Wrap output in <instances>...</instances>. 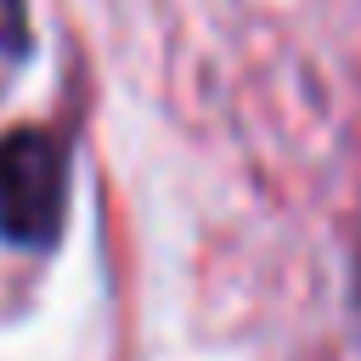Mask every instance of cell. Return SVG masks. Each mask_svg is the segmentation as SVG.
Returning <instances> with one entry per match:
<instances>
[{
    "mask_svg": "<svg viewBox=\"0 0 361 361\" xmlns=\"http://www.w3.org/2000/svg\"><path fill=\"white\" fill-rule=\"evenodd\" d=\"M68 214V141L56 130L23 124L0 135V237L11 248L45 254Z\"/></svg>",
    "mask_w": 361,
    "mask_h": 361,
    "instance_id": "1",
    "label": "cell"
},
{
    "mask_svg": "<svg viewBox=\"0 0 361 361\" xmlns=\"http://www.w3.org/2000/svg\"><path fill=\"white\" fill-rule=\"evenodd\" d=\"M0 51H11V56L28 51V6L23 0H0Z\"/></svg>",
    "mask_w": 361,
    "mask_h": 361,
    "instance_id": "2",
    "label": "cell"
}]
</instances>
